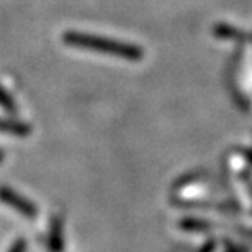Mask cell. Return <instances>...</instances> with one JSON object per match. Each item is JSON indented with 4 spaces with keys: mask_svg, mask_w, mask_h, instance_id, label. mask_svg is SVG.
I'll use <instances>...</instances> for the list:
<instances>
[{
    "mask_svg": "<svg viewBox=\"0 0 252 252\" xmlns=\"http://www.w3.org/2000/svg\"><path fill=\"white\" fill-rule=\"evenodd\" d=\"M63 41L69 46L74 48H84L92 49V51H98L103 54H112V56L134 59L139 56V51L129 44H123L113 39H107L102 36H95V34L89 33H79V32H65L63 34Z\"/></svg>",
    "mask_w": 252,
    "mask_h": 252,
    "instance_id": "1",
    "label": "cell"
},
{
    "mask_svg": "<svg viewBox=\"0 0 252 252\" xmlns=\"http://www.w3.org/2000/svg\"><path fill=\"white\" fill-rule=\"evenodd\" d=\"M0 108H3L5 112L10 115H17L18 113V107L15 103V100L12 95L8 94V90L0 85Z\"/></svg>",
    "mask_w": 252,
    "mask_h": 252,
    "instance_id": "4",
    "label": "cell"
},
{
    "mask_svg": "<svg viewBox=\"0 0 252 252\" xmlns=\"http://www.w3.org/2000/svg\"><path fill=\"white\" fill-rule=\"evenodd\" d=\"M0 201L12 206L15 211L22 213L23 216H27V218H34V216H36V206H34L32 201H28L25 196H22L8 187H0Z\"/></svg>",
    "mask_w": 252,
    "mask_h": 252,
    "instance_id": "2",
    "label": "cell"
},
{
    "mask_svg": "<svg viewBox=\"0 0 252 252\" xmlns=\"http://www.w3.org/2000/svg\"><path fill=\"white\" fill-rule=\"evenodd\" d=\"M25 248H27V244H25V239H18L17 243H15L12 248H10L8 252H25Z\"/></svg>",
    "mask_w": 252,
    "mask_h": 252,
    "instance_id": "5",
    "label": "cell"
},
{
    "mask_svg": "<svg viewBox=\"0 0 252 252\" xmlns=\"http://www.w3.org/2000/svg\"><path fill=\"white\" fill-rule=\"evenodd\" d=\"M5 159V153H3V151L2 149H0V162H2V160Z\"/></svg>",
    "mask_w": 252,
    "mask_h": 252,
    "instance_id": "6",
    "label": "cell"
},
{
    "mask_svg": "<svg viewBox=\"0 0 252 252\" xmlns=\"http://www.w3.org/2000/svg\"><path fill=\"white\" fill-rule=\"evenodd\" d=\"M0 133L18 136V138H25V136L32 134V126L20 122V120L12 118H0Z\"/></svg>",
    "mask_w": 252,
    "mask_h": 252,
    "instance_id": "3",
    "label": "cell"
}]
</instances>
